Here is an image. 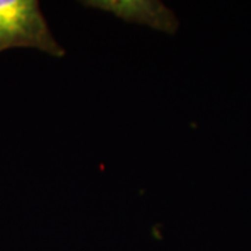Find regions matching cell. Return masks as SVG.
Listing matches in <instances>:
<instances>
[{
    "label": "cell",
    "instance_id": "obj_2",
    "mask_svg": "<svg viewBox=\"0 0 251 251\" xmlns=\"http://www.w3.org/2000/svg\"><path fill=\"white\" fill-rule=\"evenodd\" d=\"M81 4L108 11L127 23L148 25L169 35L176 34L179 28V20L173 10L158 0H85Z\"/></svg>",
    "mask_w": 251,
    "mask_h": 251
},
{
    "label": "cell",
    "instance_id": "obj_1",
    "mask_svg": "<svg viewBox=\"0 0 251 251\" xmlns=\"http://www.w3.org/2000/svg\"><path fill=\"white\" fill-rule=\"evenodd\" d=\"M10 48H35L56 57L66 53L36 0H0V52Z\"/></svg>",
    "mask_w": 251,
    "mask_h": 251
}]
</instances>
